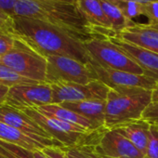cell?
I'll use <instances>...</instances> for the list:
<instances>
[{
  "instance_id": "1",
  "label": "cell",
  "mask_w": 158,
  "mask_h": 158,
  "mask_svg": "<svg viewBox=\"0 0 158 158\" xmlns=\"http://www.w3.org/2000/svg\"><path fill=\"white\" fill-rule=\"evenodd\" d=\"M12 31L18 39L44 57L60 55L85 64L92 62L84 42L57 25L28 17H13Z\"/></svg>"
},
{
  "instance_id": "2",
  "label": "cell",
  "mask_w": 158,
  "mask_h": 158,
  "mask_svg": "<svg viewBox=\"0 0 158 158\" xmlns=\"http://www.w3.org/2000/svg\"><path fill=\"white\" fill-rule=\"evenodd\" d=\"M14 17H28L57 25L84 43L99 36L76 4L58 0H18Z\"/></svg>"
},
{
  "instance_id": "3",
  "label": "cell",
  "mask_w": 158,
  "mask_h": 158,
  "mask_svg": "<svg viewBox=\"0 0 158 158\" xmlns=\"http://www.w3.org/2000/svg\"><path fill=\"white\" fill-rule=\"evenodd\" d=\"M105 102V127L111 129L142 119L145 109L152 102V90L141 88L110 89Z\"/></svg>"
},
{
  "instance_id": "4",
  "label": "cell",
  "mask_w": 158,
  "mask_h": 158,
  "mask_svg": "<svg viewBox=\"0 0 158 158\" xmlns=\"http://www.w3.org/2000/svg\"><path fill=\"white\" fill-rule=\"evenodd\" d=\"M23 111L35 120L52 139L61 143L64 147L83 145L95 146L102 133L107 129L104 128L90 131L80 126L67 123L44 114L35 108H27Z\"/></svg>"
},
{
  "instance_id": "5",
  "label": "cell",
  "mask_w": 158,
  "mask_h": 158,
  "mask_svg": "<svg viewBox=\"0 0 158 158\" xmlns=\"http://www.w3.org/2000/svg\"><path fill=\"white\" fill-rule=\"evenodd\" d=\"M0 63L11 68L18 74L30 80L46 83L48 66L46 57L18 38L15 47L9 53L0 57Z\"/></svg>"
},
{
  "instance_id": "6",
  "label": "cell",
  "mask_w": 158,
  "mask_h": 158,
  "mask_svg": "<svg viewBox=\"0 0 158 158\" xmlns=\"http://www.w3.org/2000/svg\"><path fill=\"white\" fill-rule=\"evenodd\" d=\"M84 46L93 63L107 69L144 74L142 69L107 37L95 36Z\"/></svg>"
},
{
  "instance_id": "7",
  "label": "cell",
  "mask_w": 158,
  "mask_h": 158,
  "mask_svg": "<svg viewBox=\"0 0 158 158\" xmlns=\"http://www.w3.org/2000/svg\"><path fill=\"white\" fill-rule=\"evenodd\" d=\"M46 59L48 61L46 74L47 84H88L96 80L89 64L60 55H49Z\"/></svg>"
},
{
  "instance_id": "8",
  "label": "cell",
  "mask_w": 158,
  "mask_h": 158,
  "mask_svg": "<svg viewBox=\"0 0 158 158\" xmlns=\"http://www.w3.org/2000/svg\"><path fill=\"white\" fill-rule=\"evenodd\" d=\"M52 89L53 103L81 102L87 100L106 101L110 89L100 80H94L88 84L58 83L50 85Z\"/></svg>"
},
{
  "instance_id": "9",
  "label": "cell",
  "mask_w": 158,
  "mask_h": 158,
  "mask_svg": "<svg viewBox=\"0 0 158 158\" xmlns=\"http://www.w3.org/2000/svg\"><path fill=\"white\" fill-rule=\"evenodd\" d=\"M53 103L52 89L47 83L19 84L10 88L6 104L19 110Z\"/></svg>"
},
{
  "instance_id": "10",
  "label": "cell",
  "mask_w": 158,
  "mask_h": 158,
  "mask_svg": "<svg viewBox=\"0 0 158 158\" xmlns=\"http://www.w3.org/2000/svg\"><path fill=\"white\" fill-rule=\"evenodd\" d=\"M0 122L5 123L33 138L45 147H64L52 139L35 120L22 110L10 105H0Z\"/></svg>"
},
{
  "instance_id": "11",
  "label": "cell",
  "mask_w": 158,
  "mask_h": 158,
  "mask_svg": "<svg viewBox=\"0 0 158 158\" xmlns=\"http://www.w3.org/2000/svg\"><path fill=\"white\" fill-rule=\"evenodd\" d=\"M96 80H100L109 89L141 88L150 90L156 89L158 83L145 74H136L124 71L103 68L96 63L89 64Z\"/></svg>"
},
{
  "instance_id": "12",
  "label": "cell",
  "mask_w": 158,
  "mask_h": 158,
  "mask_svg": "<svg viewBox=\"0 0 158 158\" xmlns=\"http://www.w3.org/2000/svg\"><path fill=\"white\" fill-rule=\"evenodd\" d=\"M103 158H145L146 156L114 128H107L94 146Z\"/></svg>"
},
{
  "instance_id": "13",
  "label": "cell",
  "mask_w": 158,
  "mask_h": 158,
  "mask_svg": "<svg viewBox=\"0 0 158 158\" xmlns=\"http://www.w3.org/2000/svg\"><path fill=\"white\" fill-rule=\"evenodd\" d=\"M109 39L131 58L143 71L144 74L158 83V54L136 45L126 42L116 36Z\"/></svg>"
},
{
  "instance_id": "14",
  "label": "cell",
  "mask_w": 158,
  "mask_h": 158,
  "mask_svg": "<svg viewBox=\"0 0 158 158\" xmlns=\"http://www.w3.org/2000/svg\"><path fill=\"white\" fill-rule=\"evenodd\" d=\"M116 37L158 54V31L150 24L132 22Z\"/></svg>"
},
{
  "instance_id": "15",
  "label": "cell",
  "mask_w": 158,
  "mask_h": 158,
  "mask_svg": "<svg viewBox=\"0 0 158 158\" xmlns=\"http://www.w3.org/2000/svg\"><path fill=\"white\" fill-rule=\"evenodd\" d=\"M76 5L99 36L107 38L115 36L104 14L101 0H77Z\"/></svg>"
},
{
  "instance_id": "16",
  "label": "cell",
  "mask_w": 158,
  "mask_h": 158,
  "mask_svg": "<svg viewBox=\"0 0 158 158\" xmlns=\"http://www.w3.org/2000/svg\"><path fill=\"white\" fill-rule=\"evenodd\" d=\"M88 120L91 121L99 129L106 128L105 127V101L87 100L81 102H63L60 104Z\"/></svg>"
},
{
  "instance_id": "17",
  "label": "cell",
  "mask_w": 158,
  "mask_h": 158,
  "mask_svg": "<svg viewBox=\"0 0 158 158\" xmlns=\"http://www.w3.org/2000/svg\"><path fill=\"white\" fill-rule=\"evenodd\" d=\"M114 129L129 139L146 156L150 136L149 123L140 119L120 125L114 127Z\"/></svg>"
},
{
  "instance_id": "18",
  "label": "cell",
  "mask_w": 158,
  "mask_h": 158,
  "mask_svg": "<svg viewBox=\"0 0 158 158\" xmlns=\"http://www.w3.org/2000/svg\"><path fill=\"white\" fill-rule=\"evenodd\" d=\"M35 109L44 114L55 117L57 119H60V120L67 122V123H71V124H73L76 126H80L88 130H90V131L99 130V128L91 121L88 120L87 118L79 115L78 114H76L67 108H64L63 106H61L60 104L51 103V104L36 107ZM102 129H104V128H102Z\"/></svg>"
},
{
  "instance_id": "19",
  "label": "cell",
  "mask_w": 158,
  "mask_h": 158,
  "mask_svg": "<svg viewBox=\"0 0 158 158\" xmlns=\"http://www.w3.org/2000/svg\"><path fill=\"white\" fill-rule=\"evenodd\" d=\"M0 140L19 146L30 152L46 148L28 135L2 122H0Z\"/></svg>"
},
{
  "instance_id": "20",
  "label": "cell",
  "mask_w": 158,
  "mask_h": 158,
  "mask_svg": "<svg viewBox=\"0 0 158 158\" xmlns=\"http://www.w3.org/2000/svg\"><path fill=\"white\" fill-rule=\"evenodd\" d=\"M101 3L104 14L110 23L111 28L115 34V36L119 35L122 31H124L127 27H128L132 22H134L129 21L122 13V11L109 0H101Z\"/></svg>"
},
{
  "instance_id": "21",
  "label": "cell",
  "mask_w": 158,
  "mask_h": 158,
  "mask_svg": "<svg viewBox=\"0 0 158 158\" xmlns=\"http://www.w3.org/2000/svg\"><path fill=\"white\" fill-rule=\"evenodd\" d=\"M31 83H39V82H35L30 80L28 78H25L18 74L11 68L0 63V84L12 87L19 84H31Z\"/></svg>"
},
{
  "instance_id": "22",
  "label": "cell",
  "mask_w": 158,
  "mask_h": 158,
  "mask_svg": "<svg viewBox=\"0 0 158 158\" xmlns=\"http://www.w3.org/2000/svg\"><path fill=\"white\" fill-rule=\"evenodd\" d=\"M109 1L115 5L129 21H134V19L142 16V4L140 3L129 0H109Z\"/></svg>"
},
{
  "instance_id": "23",
  "label": "cell",
  "mask_w": 158,
  "mask_h": 158,
  "mask_svg": "<svg viewBox=\"0 0 158 158\" xmlns=\"http://www.w3.org/2000/svg\"><path fill=\"white\" fill-rule=\"evenodd\" d=\"M68 158H103L95 150L93 145H83L61 148Z\"/></svg>"
},
{
  "instance_id": "24",
  "label": "cell",
  "mask_w": 158,
  "mask_h": 158,
  "mask_svg": "<svg viewBox=\"0 0 158 158\" xmlns=\"http://www.w3.org/2000/svg\"><path fill=\"white\" fill-rule=\"evenodd\" d=\"M17 37L13 33L0 29V57L9 53L16 45Z\"/></svg>"
},
{
  "instance_id": "25",
  "label": "cell",
  "mask_w": 158,
  "mask_h": 158,
  "mask_svg": "<svg viewBox=\"0 0 158 158\" xmlns=\"http://www.w3.org/2000/svg\"><path fill=\"white\" fill-rule=\"evenodd\" d=\"M147 158H158V125H150Z\"/></svg>"
},
{
  "instance_id": "26",
  "label": "cell",
  "mask_w": 158,
  "mask_h": 158,
  "mask_svg": "<svg viewBox=\"0 0 158 158\" xmlns=\"http://www.w3.org/2000/svg\"><path fill=\"white\" fill-rule=\"evenodd\" d=\"M142 16L148 19V24L158 25V2L142 4Z\"/></svg>"
},
{
  "instance_id": "27",
  "label": "cell",
  "mask_w": 158,
  "mask_h": 158,
  "mask_svg": "<svg viewBox=\"0 0 158 158\" xmlns=\"http://www.w3.org/2000/svg\"><path fill=\"white\" fill-rule=\"evenodd\" d=\"M142 119L150 125H158V102L148 105L142 114Z\"/></svg>"
},
{
  "instance_id": "28",
  "label": "cell",
  "mask_w": 158,
  "mask_h": 158,
  "mask_svg": "<svg viewBox=\"0 0 158 158\" xmlns=\"http://www.w3.org/2000/svg\"><path fill=\"white\" fill-rule=\"evenodd\" d=\"M18 0H0V12L10 18L15 16V8Z\"/></svg>"
},
{
  "instance_id": "29",
  "label": "cell",
  "mask_w": 158,
  "mask_h": 158,
  "mask_svg": "<svg viewBox=\"0 0 158 158\" xmlns=\"http://www.w3.org/2000/svg\"><path fill=\"white\" fill-rule=\"evenodd\" d=\"M42 151L48 158H68L60 147H46Z\"/></svg>"
},
{
  "instance_id": "30",
  "label": "cell",
  "mask_w": 158,
  "mask_h": 158,
  "mask_svg": "<svg viewBox=\"0 0 158 158\" xmlns=\"http://www.w3.org/2000/svg\"><path fill=\"white\" fill-rule=\"evenodd\" d=\"M0 29L7 30V31L13 33V31H12V19L6 16L5 14H3L1 12H0Z\"/></svg>"
},
{
  "instance_id": "31",
  "label": "cell",
  "mask_w": 158,
  "mask_h": 158,
  "mask_svg": "<svg viewBox=\"0 0 158 158\" xmlns=\"http://www.w3.org/2000/svg\"><path fill=\"white\" fill-rule=\"evenodd\" d=\"M10 88L7 85H3L0 84V105H4L6 104V101H7V97L10 91Z\"/></svg>"
},
{
  "instance_id": "32",
  "label": "cell",
  "mask_w": 158,
  "mask_h": 158,
  "mask_svg": "<svg viewBox=\"0 0 158 158\" xmlns=\"http://www.w3.org/2000/svg\"><path fill=\"white\" fill-rule=\"evenodd\" d=\"M33 156L34 158H48L42 150H36L33 152Z\"/></svg>"
},
{
  "instance_id": "33",
  "label": "cell",
  "mask_w": 158,
  "mask_h": 158,
  "mask_svg": "<svg viewBox=\"0 0 158 158\" xmlns=\"http://www.w3.org/2000/svg\"><path fill=\"white\" fill-rule=\"evenodd\" d=\"M129 1H134L140 4H147V3H152V2H158V0H129Z\"/></svg>"
},
{
  "instance_id": "34",
  "label": "cell",
  "mask_w": 158,
  "mask_h": 158,
  "mask_svg": "<svg viewBox=\"0 0 158 158\" xmlns=\"http://www.w3.org/2000/svg\"><path fill=\"white\" fill-rule=\"evenodd\" d=\"M158 102V85L155 89L152 90V102Z\"/></svg>"
},
{
  "instance_id": "35",
  "label": "cell",
  "mask_w": 158,
  "mask_h": 158,
  "mask_svg": "<svg viewBox=\"0 0 158 158\" xmlns=\"http://www.w3.org/2000/svg\"><path fill=\"white\" fill-rule=\"evenodd\" d=\"M58 1H62V2H66V3H72V4H76L77 0H58Z\"/></svg>"
},
{
  "instance_id": "36",
  "label": "cell",
  "mask_w": 158,
  "mask_h": 158,
  "mask_svg": "<svg viewBox=\"0 0 158 158\" xmlns=\"http://www.w3.org/2000/svg\"><path fill=\"white\" fill-rule=\"evenodd\" d=\"M152 27H153L154 29H156L157 31H158V25H151Z\"/></svg>"
},
{
  "instance_id": "37",
  "label": "cell",
  "mask_w": 158,
  "mask_h": 158,
  "mask_svg": "<svg viewBox=\"0 0 158 158\" xmlns=\"http://www.w3.org/2000/svg\"><path fill=\"white\" fill-rule=\"evenodd\" d=\"M0 158H7V157H6V156H4L2 153H0Z\"/></svg>"
},
{
  "instance_id": "38",
  "label": "cell",
  "mask_w": 158,
  "mask_h": 158,
  "mask_svg": "<svg viewBox=\"0 0 158 158\" xmlns=\"http://www.w3.org/2000/svg\"><path fill=\"white\" fill-rule=\"evenodd\" d=\"M145 158H147V157H145Z\"/></svg>"
}]
</instances>
